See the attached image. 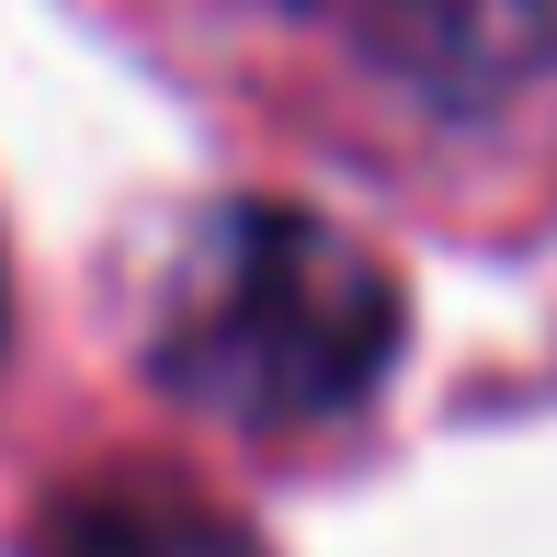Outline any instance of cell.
Masks as SVG:
<instances>
[{
    "label": "cell",
    "mask_w": 557,
    "mask_h": 557,
    "mask_svg": "<svg viewBox=\"0 0 557 557\" xmlns=\"http://www.w3.org/2000/svg\"><path fill=\"white\" fill-rule=\"evenodd\" d=\"M35 557H262L183 478H91L35 523Z\"/></svg>",
    "instance_id": "cell-3"
},
{
    "label": "cell",
    "mask_w": 557,
    "mask_h": 557,
    "mask_svg": "<svg viewBox=\"0 0 557 557\" xmlns=\"http://www.w3.org/2000/svg\"><path fill=\"white\" fill-rule=\"evenodd\" d=\"M364 69L433 103H500L557 69V0H319Z\"/></svg>",
    "instance_id": "cell-2"
},
{
    "label": "cell",
    "mask_w": 557,
    "mask_h": 557,
    "mask_svg": "<svg viewBox=\"0 0 557 557\" xmlns=\"http://www.w3.org/2000/svg\"><path fill=\"white\" fill-rule=\"evenodd\" d=\"M148 364L239 433H308L398 364V285L308 206H216L160 262Z\"/></svg>",
    "instance_id": "cell-1"
}]
</instances>
